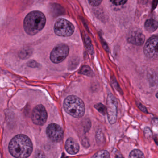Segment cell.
<instances>
[{
    "label": "cell",
    "mask_w": 158,
    "mask_h": 158,
    "mask_svg": "<svg viewBox=\"0 0 158 158\" xmlns=\"http://www.w3.org/2000/svg\"><path fill=\"white\" fill-rule=\"evenodd\" d=\"M145 40V36L139 32H134L128 38V42L137 46L142 45Z\"/></svg>",
    "instance_id": "11"
},
{
    "label": "cell",
    "mask_w": 158,
    "mask_h": 158,
    "mask_svg": "<svg viewBox=\"0 0 158 158\" xmlns=\"http://www.w3.org/2000/svg\"><path fill=\"white\" fill-rule=\"evenodd\" d=\"M89 3L93 7L99 6L102 2V0H88Z\"/></svg>",
    "instance_id": "18"
},
{
    "label": "cell",
    "mask_w": 158,
    "mask_h": 158,
    "mask_svg": "<svg viewBox=\"0 0 158 158\" xmlns=\"http://www.w3.org/2000/svg\"><path fill=\"white\" fill-rule=\"evenodd\" d=\"M107 114L110 123L113 124L116 122L117 116V102L112 94H109L107 98Z\"/></svg>",
    "instance_id": "7"
},
{
    "label": "cell",
    "mask_w": 158,
    "mask_h": 158,
    "mask_svg": "<svg viewBox=\"0 0 158 158\" xmlns=\"http://www.w3.org/2000/svg\"><path fill=\"white\" fill-rule=\"evenodd\" d=\"M113 84H114V85H115L114 86V87H115V88L116 89H117V90H118V91H121V89H120V87H119V86H118V84H117V82H116V80H113Z\"/></svg>",
    "instance_id": "22"
},
{
    "label": "cell",
    "mask_w": 158,
    "mask_h": 158,
    "mask_svg": "<svg viewBox=\"0 0 158 158\" xmlns=\"http://www.w3.org/2000/svg\"><path fill=\"white\" fill-rule=\"evenodd\" d=\"M80 73L89 77H92L94 75L93 71L90 67L88 65H84L82 66L80 70Z\"/></svg>",
    "instance_id": "13"
},
{
    "label": "cell",
    "mask_w": 158,
    "mask_h": 158,
    "mask_svg": "<svg viewBox=\"0 0 158 158\" xmlns=\"http://www.w3.org/2000/svg\"><path fill=\"white\" fill-rule=\"evenodd\" d=\"M113 4L116 5H120L124 4L127 0H110Z\"/></svg>",
    "instance_id": "19"
},
{
    "label": "cell",
    "mask_w": 158,
    "mask_h": 158,
    "mask_svg": "<svg viewBox=\"0 0 158 158\" xmlns=\"http://www.w3.org/2000/svg\"><path fill=\"white\" fill-rule=\"evenodd\" d=\"M129 158H145V156L141 151L135 149L131 152L129 154Z\"/></svg>",
    "instance_id": "14"
},
{
    "label": "cell",
    "mask_w": 158,
    "mask_h": 158,
    "mask_svg": "<svg viewBox=\"0 0 158 158\" xmlns=\"http://www.w3.org/2000/svg\"><path fill=\"white\" fill-rule=\"evenodd\" d=\"M28 66L30 67H35L37 66V63L35 61H30L28 63Z\"/></svg>",
    "instance_id": "24"
},
{
    "label": "cell",
    "mask_w": 158,
    "mask_h": 158,
    "mask_svg": "<svg viewBox=\"0 0 158 158\" xmlns=\"http://www.w3.org/2000/svg\"><path fill=\"white\" fill-rule=\"evenodd\" d=\"M46 18L44 14L39 11L31 12L23 22L24 29L27 35L33 36L39 33L46 25Z\"/></svg>",
    "instance_id": "2"
},
{
    "label": "cell",
    "mask_w": 158,
    "mask_h": 158,
    "mask_svg": "<svg viewBox=\"0 0 158 158\" xmlns=\"http://www.w3.org/2000/svg\"><path fill=\"white\" fill-rule=\"evenodd\" d=\"M154 139L156 144L158 145V137L155 136V137L154 138Z\"/></svg>",
    "instance_id": "25"
},
{
    "label": "cell",
    "mask_w": 158,
    "mask_h": 158,
    "mask_svg": "<svg viewBox=\"0 0 158 158\" xmlns=\"http://www.w3.org/2000/svg\"><path fill=\"white\" fill-rule=\"evenodd\" d=\"M138 107L139 108V110L145 113H148V110H147V108L145 107V106H143L142 104L139 102L137 104Z\"/></svg>",
    "instance_id": "20"
},
{
    "label": "cell",
    "mask_w": 158,
    "mask_h": 158,
    "mask_svg": "<svg viewBox=\"0 0 158 158\" xmlns=\"http://www.w3.org/2000/svg\"><path fill=\"white\" fill-rule=\"evenodd\" d=\"M93 158H110L109 152L107 151L102 150L98 152L93 156Z\"/></svg>",
    "instance_id": "17"
},
{
    "label": "cell",
    "mask_w": 158,
    "mask_h": 158,
    "mask_svg": "<svg viewBox=\"0 0 158 158\" xmlns=\"http://www.w3.org/2000/svg\"><path fill=\"white\" fill-rule=\"evenodd\" d=\"M74 30L73 25L64 18L58 19L54 26V33L59 36H70L73 34Z\"/></svg>",
    "instance_id": "4"
},
{
    "label": "cell",
    "mask_w": 158,
    "mask_h": 158,
    "mask_svg": "<svg viewBox=\"0 0 158 158\" xmlns=\"http://www.w3.org/2000/svg\"><path fill=\"white\" fill-rule=\"evenodd\" d=\"M9 150L10 154L15 158L29 157L33 152V144L30 139L24 135L15 136L9 144Z\"/></svg>",
    "instance_id": "1"
},
{
    "label": "cell",
    "mask_w": 158,
    "mask_h": 158,
    "mask_svg": "<svg viewBox=\"0 0 158 158\" xmlns=\"http://www.w3.org/2000/svg\"><path fill=\"white\" fill-rule=\"evenodd\" d=\"M64 108L68 114L75 118L82 117L85 114L84 102L80 98L73 95L68 96L65 99Z\"/></svg>",
    "instance_id": "3"
},
{
    "label": "cell",
    "mask_w": 158,
    "mask_h": 158,
    "mask_svg": "<svg viewBox=\"0 0 158 158\" xmlns=\"http://www.w3.org/2000/svg\"><path fill=\"white\" fill-rule=\"evenodd\" d=\"M95 108L103 115H105L107 114V108L102 103H98L95 105Z\"/></svg>",
    "instance_id": "16"
},
{
    "label": "cell",
    "mask_w": 158,
    "mask_h": 158,
    "mask_svg": "<svg viewBox=\"0 0 158 158\" xmlns=\"http://www.w3.org/2000/svg\"><path fill=\"white\" fill-rule=\"evenodd\" d=\"M48 114L45 107L42 105L36 106L32 113V120L35 124L43 125L47 122Z\"/></svg>",
    "instance_id": "8"
},
{
    "label": "cell",
    "mask_w": 158,
    "mask_h": 158,
    "mask_svg": "<svg viewBox=\"0 0 158 158\" xmlns=\"http://www.w3.org/2000/svg\"><path fill=\"white\" fill-rule=\"evenodd\" d=\"M69 52V47L66 44H61L57 45L51 52V60L55 64L62 62L66 59Z\"/></svg>",
    "instance_id": "5"
},
{
    "label": "cell",
    "mask_w": 158,
    "mask_h": 158,
    "mask_svg": "<svg viewBox=\"0 0 158 158\" xmlns=\"http://www.w3.org/2000/svg\"><path fill=\"white\" fill-rule=\"evenodd\" d=\"M85 42L86 47L88 51L90 54H93L94 52V48H93V46L91 44V41H90L89 38L87 36H85Z\"/></svg>",
    "instance_id": "15"
},
{
    "label": "cell",
    "mask_w": 158,
    "mask_h": 158,
    "mask_svg": "<svg viewBox=\"0 0 158 158\" xmlns=\"http://www.w3.org/2000/svg\"><path fill=\"white\" fill-rule=\"evenodd\" d=\"M158 27V22L153 19H148L145 24V28L150 33L155 31Z\"/></svg>",
    "instance_id": "12"
},
{
    "label": "cell",
    "mask_w": 158,
    "mask_h": 158,
    "mask_svg": "<svg viewBox=\"0 0 158 158\" xmlns=\"http://www.w3.org/2000/svg\"><path fill=\"white\" fill-rule=\"evenodd\" d=\"M35 155L36 157H44L45 155L43 154V152L41 151H37Z\"/></svg>",
    "instance_id": "23"
},
{
    "label": "cell",
    "mask_w": 158,
    "mask_h": 158,
    "mask_svg": "<svg viewBox=\"0 0 158 158\" xmlns=\"http://www.w3.org/2000/svg\"><path fill=\"white\" fill-rule=\"evenodd\" d=\"M145 133H146L147 136H150L152 135V131L149 128H146Z\"/></svg>",
    "instance_id": "21"
},
{
    "label": "cell",
    "mask_w": 158,
    "mask_h": 158,
    "mask_svg": "<svg viewBox=\"0 0 158 158\" xmlns=\"http://www.w3.org/2000/svg\"><path fill=\"white\" fill-rule=\"evenodd\" d=\"M65 148L69 154H75L79 151V144L74 139L69 138L65 142Z\"/></svg>",
    "instance_id": "10"
},
{
    "label": "cell",
    "mask_w": 158,
    "mask_h": 158,
    "mask_svg": "<svg viewBox=\"0 0 158 158\" xmlns=\"http://www.w3.org/2000/svg\"><path fill=\"white\" fill-rule=\"evenodd\" d=\"M156 97H157V98L158 99V93H156Z\"/></svg>",
    "instance_id": "26"
},
{
    "label": "cell",
    "mask_w": 158,
    "mask_h": 158,
    "mask_svg": "<svg viewBox=\"0 0 158 158\" xmlns=\"http://www.w3.org/2000/svg\"><path fill=\"white\" fill-rule=\"evenodd\" d=\"M46 133L48 138L53 142H60L63 138V130L57 124H50L47 127Z\"/></svg>",
    "instance_id": "9"
},
{
    "label": "cell",
    "mask_w": 158,
    "mask_h": 158,
    "mask_svg": "<svg viewBox=\"0 0 158 158\" xmlns=\"http://www.w3.org/2000/svg\"><path fill=\"white\" fill-rule=\"evenodd\" d=\"M144 52L149 59H158V36H153L148 40L144 46Z\"/></svg>",
    "instance_id": "6"
}]
</instances>
